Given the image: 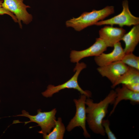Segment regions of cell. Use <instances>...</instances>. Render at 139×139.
Here are the masks:
<instances>
[{
    "mask_svg": "<svg viewBox=\"0 0 139 139\" xmlns=\"http://www.w3.org/2000/svg\"><path fill=\"white\" fill-rule=\"evenodd\" d=\"M116 97L115 91L112 90L104 99L99 102H94L90 98L86 99V121L90 128L94 133L105 135L102 122L108 113L109 105L113 103Z\"/></svg>",
    "mask_w": 139,
    "mask_h": 139,
    "instance_id": "1",
    "label": "cell"
},
{
    "mask_svg": "<svg viewBox=\"0 0 139 139\" xmlns=\"http://www.w3.org/2000/svg\"><path fill=\"white\" fill-rule=\"evenodd\" d=\"M86 97L85 95L81 94L79 99H74L76 108V112L67 126L66 129L70 132L75 127L80 126L83 130L84 136L86 138H90V135L86 127V114L85 105Z\"/></svg>",
    "mask_w": 139,
    "mask_h": 139,
    "instance_id": "6",
    "label": "cell"
},
{
    "mask_svg": "<svg viewBox=\"0 0 139 139\" xmlns=\"http://www.w3.org/2000/svg\"><path fill=\"white\" fill-rule=\"evenodd\" d=\"M112 51L108 53H102L95 56L94 59L99 66H104L111 63L121 60L125 54L121 43L118 42L115 44Z\"/></svg>",
    "mask_w": 139,
    "mask_h": 139,
    "instance_id": "11",
    "label": "cell"
},
{
    "mask_svg": "<svg viewBox=\"0 0 139 139\" xmlns=\"http://www.w3.org/2000/svg\"><path fill=\"white\" fill-rule=\"evenodd\" d=\"M56 111L55 108L49 111L44 112H42L40 109L37 110L36 115H31L28 112L23 110L22 111V114L15 116H24L28 118L30 121L24 122L25 124L31 122L37 123L41 129L38 133L43 135L50 133L51 130L54 127L56 120L55 116Z\"/></svg>",
    "mask_w": 139,
    "mask_h": 139,
    "instance_id": "4",
    "label": "cell"
},
{
    "mask_svg": "<svg viewBox=\"0 0 139 139\" xmlns=\"http://www.w3.org/2000/svg\"><path fill=\"white\" fill-rule=\"evenodd\" d=\"M121 40L124 42V49L126 54L133 53L139 41V25H134L131 30L125 34Z\"/></svg>",
    "mask_w": 139,
    "mask_h": 139,
    "instance_id": "13",
    "label": "cell"
},
{
    "mask_svg": "<svg viewBox=\"0 0 139 139\" xmlns=\"http://www.w3.org/2000/svg\"><path fill=\"white\" fill-rule=\"evenodd\" d=\"M86 64L83 62L77 63L74 71H76L74 75L69 80L64 83L55 86L49 85L47 87V89L42 93L44 97L47 98L51 97L54 93L58 92L60 91L65 89H73L79 91L81 94H84L86 97H91V93L89 91H84L80 86L78 82V78L81 71L86 67Z\"/></svg>",
    "mask_w": 139,
    "mask_h": 139,
    "instance_id": "3",
    "label": "cell"
},
{
    "mask_svg": "<svg viewBox=\"0 0 139 139\" xmlns=\"http://www.w3.org/2000/svg\"><path fill=\"white\" fill-rule=\"evenodd\" d=\"M123 9L121 12L118 15L109 19L99 21L95 25L100 26L109 25L112 26L118 25L121 27L124 26H130L139 24V18L133 15L130 11L128 2L127 0L123 1Z\"/></svg>",
    "mask_w": 139,
    "mask_h": 139,
    "instance_id": "5",
    "label": "cell"
},
{
    "mask_svg": "<svg viewBox=\"0 0 139 139\" xmlns=\"http://www.w3.org/2000/svg\"><path fill=\"white\" fill-rule=\"evenodd\" d=\"M102 125L104 129L105 133L107 134L108 139H117L116 137L110 128V122L109 120L104 119L102 122Z\"/></svg>",
    "mask_w": 139,
    "mask_h": 139,
    "instance_id": "17",
    "label": "cell"
},
{
    "mask_svg": "<svg viewBox=\"0 0 139 139\" xmlns=\"http://www.w3.org/2000/svg\"><path fill=\"white\" fill-rule=\"evenodd\" d=\"M108 47L104 42L99 38L88 48L80 51L72 50L70 54L71 61L78 63L82 59L88 57L97 56L106 50Z\"/></svg>",
    "mask_w": 139,
    "mask_h": 139,
    "instance_id": "9",
    "label": "cell"
},
{
    "mask_svg": "<svg viewBox=\"0 0 139 139\" xmlns=\"http://www.w3.org/2000/svg\"><path fill=\"white\" fill-rule=\"evenodd\" d=\"M126 32V30L121 27L106 26L99 30V38L104 42L108 47H112L115 44L121 40Z\"/></svg>",
    "mask_w": 139,
    "mask_h": 139,
    "instance_id": "10",
    "label": "cell"
},
{
    "mask_svg": "<svg viewBox=\"0 0 139 139\" xmlns=\"http://www.w3.org/2000/svg\"><path fill=\"white\" fill-rule=\"evenodd\" d=\"M23 0H3L2 6L13 14L15 16L20 28H22L21 22L28 24L32 19V15L29 13L27 9L30 7L23 3Z\"/></svg>",
    "mask_w": 139,
    "mask_h": 139,
    "instance_id": "7",
    "label": "cell"
},
{
    "mask_svg": "<svg viewBox=\"0 0 139 139\" xmlns=\"http://www.w3.org/2000/svg\"><path fill=\"white\" fill-rule=\"evenodd\" d=\"M121 61L128 66L139 70V57L133 53L125 54Z\"/></svg>",
    "mask_w": 139,
    "mask_h": 139,
    "instance_id": "16",
    "label": "cell"
},
{
    "mask_svg": "<svg viewBox=\"0 0 139 139\" xmlns=\"http://www.w3.org/2000/svg\"><path fill=\"white\" fill-rule=\"evenodd\" d=\"M125 85L127 88L132 91L136 92H139V83Z\"/></svg>",
    "mask_w": 139,
    "mask_h": 139,
    "instance_id": "19",
    "label": "cell"
},
{
    "mask_svg": "<svg viewBox=\"0 0 139 139\" xmlns=\"http://www.w3.org/2000/svg\"><path fill=\"white\" fill-rule=\"evenodd\" d=\"M65 131V126L62 122L60 117L56 120L55 126L51 132L48 134L43 135V137L45 139H62Z\"/></svg>",
    "mask_w": 139,
    "mask_h": 139,
    "instance_id": "15",
    "label": "cell"
},
{
    "mask_svg": "<svg viewBox=\"0 0 139 139\" xmlns=\"http://www.w3.org/2000/svg\"><path fill=\"white\" fill-rule=\"evenodd\" d=\"M139 83V70L129 66L128 70L122 75L111 87L114 88L120 84L125 85Z\"/></svg>",
    "mask_w": 139,
    "mask_h": 139,
    "instance_id": "14",
    "label": "cell"
},
{
    "mask_svg": "<svg viewBox=\"0 0 139 139\" xmlns=\"http://www.w3.org/2000/svg\"><path fill=\"white\" fill-rule=\"evenodd\" d=\"M129 67L120 60L99 66L97 70L102 77H107L112 85L128 70Z\"/></svg>",
    "mask_w": 139,
    "mask_h": 139,
    "instance_id": "8",
    "label": "cell"
},
{
    "mask_svg": "<svg viewBox=\"0 0 139 139\" xmlns=\"http://www.w3.org/2000/svg\"><path fill=\"white\" fill-rule=\"evenodd\" d=\"M3 0H0V15L7 14L10 16L15 22H18L17 20L15 15L12 13L4 8L2 6Z\"/></svg>",
    "mask_w": 139,
    "mask_h": 139,
    "instance_id": "18",
    "label": "cell"
},
{
    "mask_svg": "<svg viewBox=\"0 0 139 139\" xmlns=\"http://www.w3.org/2000/svg\"><path fill=\"white\" fill-rule=\"evenodd\" d=\"M116 97L113 103V106L109 115L111 116L114 112L117 105L121 101L129 100L132 104H138L139 103V92L132 91L127 88L124 84L122 87H118L115 91Z\"/></svg>",
    "mask_w": 139,
    "mask_h": 139,
    "instance_id": "12",
    "label": "cell"
},
{
    "mask_svg": "<svg viewBox=\"0 0 139 139\" xmlns=\"http://www.w3.org/2000/svg\"></svg>",
    "mask_w": 139,
    "mask_h": 139,
    "instance_id": "20",
    "label": "cell"
},
{
    "mask_svg": "<svg viewBox=\"0 0 139 139\" xmlns=\"http://www.w3.org/2000/svg\"><path fill=\"white\" fill-rule=\"evenodd\" d=\"M114 12L113 6H107L99 10L93 9L90 12H83L77 18H73L67 21L66 25L67 27H72L75 30L80 31L88 26L95 25Z\"/></svg>",
    "mask_w": 139,
    "mask_h": 139,
    "instance_id": "2",
    "label": "cell"
}]
</instances>
